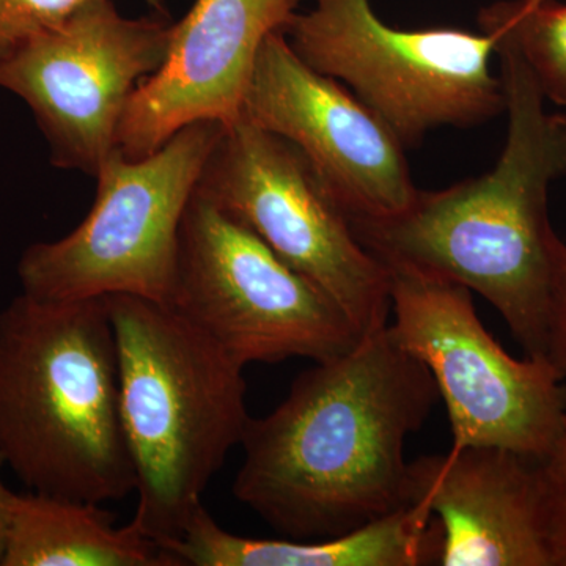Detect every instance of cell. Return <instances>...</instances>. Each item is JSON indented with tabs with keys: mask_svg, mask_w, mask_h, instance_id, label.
I'll return each mask as SVG.
<instances>
[{
	"mask_svg": "<svg viewBox=\"0 0 566 566\" xmlns=\"http://www.w3.org/2000/svg\"><path fill=\"white\" fill-rule=\"evenodd\" d=\"M390 274L395 340L433 375L452 449L499 447L539 460L556 438L566 385L547 357L510 356L460 283L405 266Z\"/></svg>",
	"mask_w": 566,
	"mask_h": 566,
	"instance_id": "cell-9",
	"label": "cell"
},
{
	"mask_svg": "<svg viewBox=\"0 0 566 566\" xmlns=\"http://www.w3.org/2000/svg\"><path fill=\"white\" fill-rule=\"evenodd\" d=\"M409 499L441 524L442 566H553L538 460L461 447L409 461Z\"/></svg>",
	"mask_w": 566,
	"mask_h": 566,
	"instance_id": "cell-13",
	"label": "cell"
},
{
	"mask_svg": "<svg viewBox=\"0 0 566 566\" xmlns=\"http://www.w3.org/2000/svg\"><path fill=\"white\" fill-rule=\"evenodd\" d=\"M441 400L433 375L389 323L294 379L249 420L233 494L290 539L349 534L411 505L406 439Z\"/></svg>",
	"mask_w": 566,
	"mask_h": 566,
	"instance_id": "cell-1",
	"label": "cell"
},
{
	"mask_svg": "<svg viewBox=\"0 0 566 566\" xmlns=\"http://www.w3.org/2000/svg\"><path fill=\"white\" fill-rule=\"evenodd\" d=\"M120 411L137 475L132 523L159 545L180 538L251 416L244 365L172 305L106 296Z\"/></svg>",
	"mask_w": 566,
	"mask_h": 566,
	"instance_id": "cell-4",
	"label": "cell"
},
{
	"mask_svg": "<svg viewBox=\"0 0 566 566\" xmlns=\"http://www.w3.org/2000/svg\"><path fill=\"white\" fill-rule=\"evenodd\" d=\"M169 305L244 367L324 363L364 335L322 289L197 191L181 222Z\"/></svg>",
	"mask_w": 566,
	"mask_h": 566,
	"instance_id": "cell-7",
	"label": "cell"
},
{
	"mask_svg": "<svg viewBox=\"0 0 566 566\" xmlns=\"http://www.w3.org/2000/svg\"><path fill=\"white\" fill-rule=\"evenodd\" d=\"M222 128L191 123L142 159L115 148L95 175L87 218L61 240L21 253V293L46 301L132 294L169 304L182 218Z\"/></svg>",
	"mask_w": 566,
	"mask_h": 566,
	"instance_id": "cell-5",
	"label": "cell"
},
{
	"mask_svg": "<svg viewBox=\"0 0 566 566\" xmlns=\"http://www.w3.org/2000/svg\"><path fill=\"white\" fill-rule=\"evenodd\" d=\"M509 134L491 172L381 219H352L354 237L386 268L460 283L493 304L526 356L546 357L553 243L549 188L566 177V115L545 96L520 52L495 35Z\"/></svg>",
	"mask_w": 566,
	"mask_h": 566,
	"instance_id": "cell-2",
	"label": "cell"
},
{
	"mask_svg": "<svg viewBox=\"0 0 566 566\" xmlns=\"http://www.w3.org/2000/svg\"><path fill=\"white\" fill-rule=\"evenodd\" d=\"M163 547L178 566H422L439 565L442 531L415 502L334 538H245L219 526L202 505L180 538Z\"/></svg>",
	"mask_w": 566,
	"mask_h": 566,
	"instance_id": "cell-14",
	"label": "cell"
},
{
	"mask_svg": "<svg viewBox=\"0 0 566 566\" xmlns=\"http://www.w3.org/2000/svg\"><path fill=\"white\" fill-rule=\"evenodd\" d=\"M196 191L259 234L360 333L389 323V270L357 241L334 192L292 142L240 115L223 125Z\"/></svg>",
	"mask_w": 566,
	"mask_h": 566,
	"instance_id": "cell-8",
	"label": "cell"
},
{
	"mask_svg": "<svg viewBox=\"0 0 566 566\" xmlns=\"http://www.w3.org/2000/svg\"><path fill=\"white\" fill-rule=\"evenodd\" d=\"M172 28L163 11L128 18L114 0H91L0 63V88L28 104L52 166L98 174L134 91L166 61Z\"/></svg>",
	"mask_w": 566,
	"mask_h": 566,
	"instance_id": "cell-10",
	"label": "cell"
},
{
	"mask_svg": "<svg viewBox=\"0 0 566 566\" xmlns=\"http://www.w3.org/2000/svg\"><path fill=\"white\" fill-rule=\"evenodd\" d=\"M87 2L91 0H0V63ZM147 2L153 9L163 10L158 0Z\"/></svg>",
	"mask_w": 566,
	"mask_h": 566,
	"instance_id": "cell-17",
	"label": "cell"
},
{
	"mask_svg": "<svg viewBox=\"0 0 566 566\" xmlns=\"http://www.w3.org/2000/svg\"><path fill=\"white\" fill-rule=\"evenodd\" d=\"M479 24L512 43L543 96L566 106V3L501 0L480 11Z\"/></svg>",
	"mask_w": 566,
	"mask_h": 566,
	"instance_id": "cell-16",
	"label": "cell"
},
{
	"mask_svg": "<svg viewBox=\"0 0 566 566\" xmlns=\"http://www.w3.org/2000/svg\"><path fill=\"white\" fill-rule=\"evenodd\" d=\"M304 2L196 0L174 24L161 69L126 104L117 150L147 158L191 123L237 120L264 40L285 32Z\"/></svg>",
	"mask_w": 566,
	"mask_h": 566,
	"instance_id": "cell-12",
	"label": "cell"
},
{
	"mask_svg": "<svg viewBox=\"0 0 566 566\" xmlns=\"http://www.w3.org/2000/svg\"><path fill=\"white\" fill-rule=\"evenodd\" d=\"M0 458L36 493L95 504L136 493L106 296L21 293L0 311Z\"/></svg>",
	"mask_w": 566,
	"mask_h": 566,
	"instance_id": "cell-3",
	"label": "cell"
},
{
	"mask_svg": "<svg viewBox=\"0 0 566 566\" xmlns=\"http://www.w3.org/2000/svg\"><path fill=\"white\" fill-rule=\"evenodd\" d=\"M546 357L566 385V243L558 237L553 243Z\"/></svg>",
	"mask_w": 566,
	"mask_h": 566,
	"instance_id": "cell-19",
	"label": "cell"
},
{
	"mask_svg": "<svg viewBox=\"0 0 566 566\" xmlns=\"http://www.w3.org/2000/svg\"><path fill=\"white\" fill-rule=\"evenodd\" d=\"M285 36L297 57L342 81L405 147L441 126H472L505 111L491 74L495 35L460 29L403 31L387 25L370 0H314Z\"/></svg>",
	"mask_w": 566,
	"mask_h": 566,
	"instance_id": "cell-6",
	"label": "cell"
},
{
	"mask_svg": "<svg viewBox=\"0 0 566 566\" xmlns=\"http://www.w3.org/2000/svg\"><path fill=\"white\" fill-rule=\"evenodd\" d=\"M241 115L292 142L352 219L400 214L415 202L405 145L333 77L301 61L285 32L264 40Z\"/></svg>",
	"mask_w": 566,
	"mask_h": 566,
	"instance_id": "cell-11",
	"label": "cell"
},
{
	"mask_svg": "<svg viewBox=\"0 0 566 566\" xmlns=\"http://www.w3.org/2000/svg\"><path fill=\"white\" fill-rule=\"evenodd\" d=\"M538 471L553 566H566V409L553 444L538 460Z\"/></svg>",
	"mask_w": 566,
	"mask_h": 566,
	"instance_id": "cell-18",
	"label": "cell"
},
{
	"mask_svg": "<svg viewBox=\"0 0 566 566\" xmlns=\"http://www.w3.org/2000/svg\"><path fill=\"white\" fill-rule=\"evenodd\" d=\"M2 458H0V471H2ZM13 491L3 483L2 474H0V560H2L3 542H6L7 515H9L10 497Z\"/></svg>",
	"mask_w": 566,
	"mask_h": 566,
	"instance_id": "cell-20",
	"label": "cell"
},
{
	"mask_svg": "<svg viewBox=\"0 0 566 566\" xmlns=\"http://www.w3.org/2000/svg\"><path fill=\"white\" fill-rule=\"evenodd\" d=\"M0 566H178L158 542L95 502L11 493Z\"/></svg>",
	"mask_w": 566,
	"mask_h": 566,
	"instance_id": "cell-15",
	"label": "cell"
}]
</instances>
